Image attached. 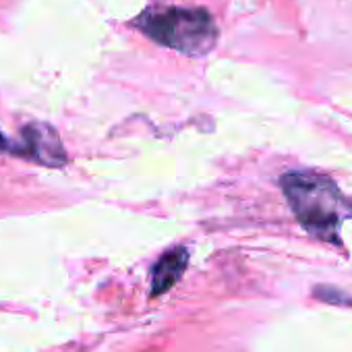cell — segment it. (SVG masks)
Instances as JSON below:
<instances>
[{"label": "cell", "instance_id": "5", "mask_svg": "<svg viewBox=\"0 0 352 352\" xmlns=\"http://www.w3.org/2000/svg\"><path fill=\"white\" fill-rule=\"evenodd\" d=\"M9 147V143L5 141V137H3V133H0V149H7Z\"/></svg>", "mask_w": 352, "mask_h": 352}, {"label": "cell", "instance_id": "4", "mask_svg": "<svg viewBox=\"0 0 352 352\" xmlns=\"http://www.w3.org/2000/svg\"><path fill=\"white\" fill-rule=\"evenodd\" d=\"M25 151L36 157L40 164H46V166H60L65 164V149H63V143L58 141L56 133L44 124H36V126H30L25 129Z\"/></svg>", "mask_w": 352, "mask_h": 352}, {"label": "cell", "instance_id": "2", "mask_svg": "<svg viewBox=\"0 0 352 352\" xmlns=\"http://www.w3.org/2000/svg\"><path fill=\"white\" fill-rule=\"evenodd\" d=\"M137 28L160 46L189 56H204L218 42V28L206 9L172 7L139 17Z\"/></svg>", "mask_w": 352, "mask_h": 352}, {"label": "cell", "instance_id": "3", "mask_svg": "<svg viewBox=\"0 0 352 352\" xmlns=\"http://www.w3.org/2000/svg\"><path fill=\"white\" fill-rule=\"evenodd\" d=\"M189 263V251L185 247H174L166 251L151 270V296H160L168 292L176 282L181 280L183 272Z\"/></svg>", "mask_w": 352, "mask_h": 352}, {"label": "cell", "instance_id": "1", "mask_svg": "<svg viewBox=\"0 0 352 352\" xmlns=\"http://www.w3.org/2000/svg\"><path fill=\"white\" fill-rule=\"evenodd\" d=\"M280 187L309 234L325 243H340V224L352 218V201L329 179L313 172H288L280 179Z\"/></svg>", "mask_w": 352, "mask_h": 352}]
</instances>
